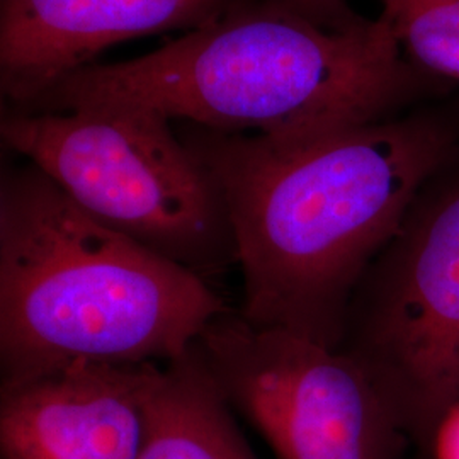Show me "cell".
Masks as SVG:
<instances>
[{"mask_svg":"<svg viewBox=\"0 0 459 459\" xmlns=\"http://www.w3.org/2000/svg\"><path fill=\"white\" fill-rule=\"evenodd\" d=\"M178 133L225 199L244 278L238 315L335 349L366 273L456 142L430 115L307 142L193 123Z\"/></svg>","mask_w":459,"mask_h":459,"instance_id":"cell-1","label":"cell"},{"mask_svg":"<svg viewBox=\"0 0 459 459\" xmlns=\"http://www.w3.org/2000/svg\"><path fill=\"white\" fill-rule=\"evenodd\" d=\"M426 87L381 16L333 31L252 0L148 55L85 66L16 113L147 109L220 132L307 142L392 117Z\"/></svg>","mask_w":459,"mask_h":459,"instance_id":"cell-2","label":"cell"},{"mask_svg":"<svg viewBox=\"0 0 459 459\" xmlns=\"http://www.w3.org/2000/svg\"><path fill=\"white\" fill-rule=\"evenodd\" d=\"M227 312L206 279L102 225L38 167L4 169L2 379L72 361H176Z\"/></svg>","mask_w":459,"mask_h":459,"instance_id":"cell-3","label":"cell"},{"mask_svg":"<svg viewBox=\"0 0 459 459\" xmlns=\"http://www.w3.org/2000/svg\"><path fill=\"white\" fill-rule=\"evenodd\" d=\"M0 136L85 213L208 282L237 263L221 189L164 115L2 111Z\"/></svg>","mask_w":459,"mask_h":459,"instance_id":"cell-4","label":"cell"},{"mask_svg":"<svg viewBox=\"0 0 459 459\" xmlns=\"http://www.w3.org/2000/svg\"><path fill=\"white\" fill-rule=\"evenodd\" d=\"M361 281L341 349L427 451L459 402V182L415 213Z\"/></svg>","mask_w":459,"mask_h":459,"instance_id":"cell-5","label":"cell"},{"mask_svg":"<svg viewBox=\"0 0 459 459\" xmlns=\"http://www.w3.org/2000/svg\"><path fill=\"white\" fill-rule=\"evenodd\" d=\"M197 351L231 409L276 459H402L409 437L368 371L341 347L223 313Z\"/></svg>","mask_w":459,"mask_h":459,"instance_id":"cell-6","label":"cell"},{"mask_svg":"<svg viewBox=\"0 0 459 459\" xmlns=\"http://www.w3.org/2000/svg\"><path fill=\"white\" fill-rule=\"evenodd\" d=\"M157 362L72 361L2 379L4 459H138Z\"/></svg>","mask_w":459,"mask_h":459,"instance_id":"cell-7","label":"cell"},{"mask_svg":"<svg viewBox=\"0 0 459 459\" xmlns=\"http://www.w3.org/2000/svg\"><path fill=\"white\" fill-rule=\"evenodd\" d=\"M252 0H0L2 109H21L104 49L196 31Z\"/></svg>","mask_w":459,"mask_h":459,"instance_id":"cell-8","label":"cell"},{"mask_svg":"<svg viewBox=\"0 0 459 459\" xmlns=\"http://www.w3.org/2000/svg\"><path fill=\"white\" fill-rule=\"evenodd\" d=\"M231 411L195 342L160 369L138 459H259Z\"/></svg>","mask_w":459,"mask_h":459,"instance_id":"cell-9","label":"cell"},{"mask_svg":"<svg viewBox=\"0 0 459 459\" xmlns=\"http://www.w3.org/2000/svg\"><path fill=\"white\" fill-rule=\"evenodd\" d=\"M390 22L413 65L459 82V0H413Z\"/></svg>","mask_w":459,"mask_h":459,"instance_id":"cell-10","label":"cell"},{"mask_svg":"<svg viewBox=\"0 0 459 459\" xmlns=\"http://www.w3.org/2000/svg\"><path fill=\"white\" fill-rule=\"evenodd\" d=\"M312 22L333 31L349 30L364 21L347 4V0H281Z\"/></svg>","mask_w":459,"mask_h":459,"instance_id":"cell-11","label":"cell"},{"mask_svg":"<svg viewBox=\"0 0 459 459\" xmlns=\"http://www.w3.org/2000/svg\"><path fill=\"white\" fill-rule=\"evenodd\" d=\"M427 451L430 459H459V402L444 411Z\"/></svg>","mask_w":459,"mask_h":459,"instance_id":"cell-12","label":"cell"},{"mask_svg":"<svg viewBox=\"0 0 459 459\" xmlns=\"http://www.w3.org/2000/svg\"><path fill=\"white\" fill-rule=\"evenodd\" d=\"M413 0H383V16L394 21L402 11H405Z\"/></svg>","mask_w":459,"mask_h":459,"instance_id":"cell-13","label":"cell"}]
</instances>
